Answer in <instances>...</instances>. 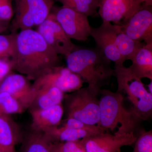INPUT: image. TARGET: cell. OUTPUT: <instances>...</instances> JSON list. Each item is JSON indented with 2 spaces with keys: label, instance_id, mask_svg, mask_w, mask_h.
I'll return each mask as SVG.
<instances>
[{
  "label": "cell",
  "instance_id": "1",
  "mask_svg": "<svg viewBox=\"0 0 152 152\" xmlns=\"http://www.w3.org/2000/svg\"><path fill=\"white\" fill-rule=\"evenodd\" d=\"M13 70L35 80L59 65L58 54L37 31L22 30L17 34L15 51L11 58Z\"/></svg>",
  "mask_w": 152,
  "mask_h": 152
},
{
  "label": "cell",
  "instance_id": "2",
  "mask_svg": "<svg viewBox=\"0 0 152 152\" xmlns=\"http://www.w3.org/2000/svg\"><path fill=\"white\" fill-rule=\"evenodd\" d=\"M66 58L67 67L96 89L100 90L110 84L112 77L115 76L111 61L97 47L74 49Z\"/></svg>",
  "mask_w": 152,
  "mask_h": 152
},
{
  "label": "cell",
  "instance_id": "3",
  "mask_svg": "<svg viewBox=\"0 0 152 152\" xmlns=\"http://www.w3.org/2000/svg\"><path fill=\"white\" fill-rule=\"evenodd\" d=\"M99 94V126L107 132L117 128L115 134L133 133L136 135L137 131L139 132L140 125L144 121L133 108L129 110L125 107L123 94L101 89Z\"/></svg>",
  "mask_w": 152,
  "mask_h": 152
},
{
  "label": "cell",
  "instance_id": "4",
  "mask_svg": "<svg viewBox=\"0 0 152 152\" xmlns=\"http://www.w3.org/2000/svg\"><path fill=\"white\" fill-rule=\"evenodd\" d=\"M114 69L118 83L116 92L126 94L136 113L144 121L149 119L152 114V94L129 68L115 64Z\"/></svg>",
  "mask_w": 152,
  "mask_h": 152
},
{
  "label": "cell",
  "instance_id": "5",
  "mask_svg": "<svg viewBox=\"0 0 152 152\" xmlns=\"http://www.w3.org/2000/svg\"><path fill=\"white\" fill-rule=\"evenodd\" d=\"M100 90L88 86L64 95L63 107L66 118H73L88 124L99 125V100L97 97Z\"/></svg>",
  "mask_w": 152,
  "mask_h": 152
},
{
  "label": "cell",
  "instance_id": "6",
  "mask_svg": "<svg viewBox=\"0 0 152 152\" xmlns=\"http://www.w3.org/2000/svg\"><path fill=\"white\" fill-rule=\"evenodd\" d=\"M66 35L72 39L87 41L91 36L92 27L88 17L84 14L62 7L53 14Z\"/></svg>",
  "mask_w": 152,
  "mask_h": 152
},
{
  "label": "cell",
  "instance_id": "7",
  "mask_svg": "<svg viewBox=\"0 0 152 152\" xmlns=\"http://www.w3.org/2000/svg\"><path fill=\"white\" fill-rule=\"evenodd\" d=\"M84 81L77 74L67 67L57 66L34 81L35 89L42 87H55L64 93H72L83 87Z\"/></svg>",
  "mask_w": 152,
  "mask_h": 152
},
{
  "label": "cell",
  "instance_id": "8",
  "mask_svg": "<svg viewBox=\"0 0 152 152\" xmlns=\"http://www.w3.org/2000/svg\"><path fill=\"white\" fill-rule=\"evenodd\" d=\"M98 15L103 22L121 25L135 13L143 4L142 0H98Z\"/></svg>",
  "mask_w": 152,
  "mask_h": 152
},
{
  "label": "cell",
  "instance_id": "9",
  "mask_svg": "<svg viewBox=\"0 0 152 152\" xmlns=\"http://www.w3.org/2000/svg\"><path fill=\"white\" fill-rule=\"evenodd\" d=\"M119 25L123 31L134 40L152 44V6L143 4L139 10Z\"/></svg>",
  "mask_w": 152,
  "mask_h": 152
},
{
  "label": "cell",
  "instance_id": "10",
  "mask_svg": "<svg viewBox=\"0 0 152 152\" xmlns=\"http://www.w3.org/2000/svg\"><path fill=\"white\" fill-rule=\"evenodd\" d=\"M37 31L56 53L66 57L75 48V45L66 35L53 14L38 26Z\"/></svg>",
  "mask_w": 152,
  "mask_h": 152
},
{
  "label": "cell",
  "instance_id": "11",
  "mask_svg": "<svg viewBox=\"0 0 152 152\" xmlns=\"http://www.w3.org/2000/svg\"><path fill=\"white\" fill-rule=\"evenodd\" d=\"M137 138L133 133L117 135L105 132L82 140L86 152H119L123 147L134 143Z\"/></svg>",
  "mask_w": 152,
  "mask_h": 152
},
{
  "label": "cell",
  "instance_id": "12",
  "mask_svg": "<svg viewBox=\"0 0 152 152\" xmlns=\"http://www.w3.org/2000/svg\"><path fill=\"white\" fill-rule=\"evenodd\" d=\"M0 91L8 93L19 101L26 110L34 100L37 91L26 77L11 73L0 83Z\"/></svg>",
  "mask_w": 152,
  "mask_h": 152
},
{
  "label": "cell",
  "instance_id": "13",
  "mask_svg": "<svg viewBox=\"0 0 152 152\" xmlns=\"http://www.w3.org/2000/svg\"><path fill=\"white\" fill-rule=\"evenodd\" d=\"M91 36L97 47L115 64H124L125 61L120 54L115 41V26L111 23L103 22L98 28H92Z\"/></svg>",
  "mask_w": 152,
  "mask_h": 152
},
{
  "label": "cell",
  "instance_id": "14",
  "mask_svg": "<svg viewBox=\"0 0 152 152\" xmlns=\"http://www.w3.org/2000/svg\"><path fill=\"white\" fill-rule=\"evenodd\" d=\"M29 112L32 118L31 127L44 133L59 126L64 110L62 104H60L48 108L29 110Z\"/></svg>",
  "mask_w": 152,
  "mask_h": 152
},
{
  "label": "cell",
  "instance_id": "15",
  "mask_svg": "<svg viewBox=\"0 0 152 152\" xmlns=\"http://www.w3.org/2000/svg\"><path fill=\"white\" fill-rule=\"evenodd\" d=\"M23 134L10 116L0 115V149L4 152H17L16 146L21 142Z\"/></svg>",
  "mask_w": 152,
  "mask_h": 152
},
{
  "label": "cell",
  "instance_id": "16",
  "mask_svg": "<svg viewBox=\"0 0 152 152\" xmlns=\"http://www.w3.org/2000/svg\"><path fill=\"white\" fill-rule=\"evenodd\" d=\"M129 68L139 78L152 80V44H145L139 49Z\"/></svg>",
  "mask_w": 152,
  "mask_h": 152
},
{
  "label": "cell",
  "instance_id": "17",
  "mask_svg": "<svg viewBox=\"0 0 152 152\" xmlns=\"http://www.w3.org/2000/svg\"><path fill=\"white\" fill-rule=\"evenodd\" d=\"M35 89L37 95L29 110L48 108L62 104L64 93L58 88L47 86Z\"/></svg>",
  "mask_w": 152,
  "mask_h": 152
},
{
  "label": "cell",
  "instance_id": "18",
  "mask_svg": "<svg viewBox=\"0 0 152 152\" xmlns=\"http://www.w3.org/2000/svg\"><path fill=\"white\" fill-rule=\"evenodd\" d=\"M19 152H52L51 141L45 133L33 129L24 133Z\"/></svg>",
  "mask_w": 152,
  "mask_h": 152
},
{
  "label": "cell",
  "instance_id": "19",
  "mask_svg": "<svg viewBox=\"0 0 152 152\" xmlns=\"http://www.w3.org/2000/svg\"><path fill=\"white\" fill-rule=\"evenodd\" d=\"M115 26V41L117 48L125 61H132L139 49L145 45L133 40L125 34L119 25Z\"/></svg>",
  "mask_w": 152,
  "mask_h": 152
},
{
  "label": "cell",
  "instance_id": "20",
  "mask_svg": "<svg viewBox=\"0 0 152 152\" xmlns=\"http://www.w3.org/2000/svg\"><path fill=\"white\" fill-rule=\"evenodd\" d=\"M44 133L51 142L77 140L98 134L90 131L75 129L60 126L52 128Z\"/></svg>",
  "mask_w": 152,
  "mask_h": 152
},
{
  "label": "cell",
  "instance_id": "21",
  "mask_svg": "<svg viewBox=\"0 0 152 152\" xmlns=\"http://www.w3.org/2000/svg\"><path fill=\"white\" fill-rule=\"evenodd\" d=\"M32 18L35 26H39L49 15L51 4L45 0H15Z\"/></svg>",
  "mask_w": 152,
  "mask_h": 152
},
{
  "label": "cell",
  "instance_id": "22",
  "mask_svg": "<svg viewBox=\"0 0 152 152\" xmlns=\"http://www.w3.org/2000/svg\"><path fill=\"white\" fill-rule=\"evenodd\" d=\"M61 3L62 7L68 8L84 14L87 16L98 15V0H56Z\"/></svg>",
  "mask_w": 152,
  "mask_h": 152
},
{
  "label": "cell",
  "instance_id": "23",
  "mask_svg": "<svg viewBox=\"0 0 152 152\" xmlns=\"http://www.w3.org/2000/svg\"><path fill=\"white\" fill-rule=\"evenodd\" d=\"M21 104L8 93L0 91V115L21 114L25 111Z\"/></svg>",
  "mask_w": 152,
  "mask_h": 152
},
{
  "label": "cell",
  "instance_id": "24",
  "mask_svg": "<svg viewBox=\"0 0 152 152\" xmlns=\"http://www.w3.org/2000/svg\"><path fill=\"white\" fill-rule=\"evenodd\" d=\"M52 152H86L83 140L72 141L51 142Z\"/></svg>",
  "mask_w": 152,
  "mask_h": 152
},
{
  "label": "cell",
  "instance_id": "25",
  "mask_svg": "<svg viewBox=\"0 0 152 152\" xmlns=\"http://www.w3.org/2000/svg\"><path fill=\"white\" fill-rule=\"evenodd\" d=\"M17 34H0V58H10L15 51Z\"/></svg>",
  "mask_w": 152,
  "mask_h": 152
},
{
  "label": "cell",
  "instance_id": "26",
  "mask_svg": "<svg viewBox=\"0 0 152 152\" xmlns=\"http://www.w3.org/2000/svg\"><path fill=\"white\" fill-rule=\"evenodd\" d=\"M60 126L75 129L90 131L97 134L107 132L99 125L88 124L73 118H66L62 120Z\"/></svg>",
  "mask_w": 152,
  "mask_h": 152
},
{
  "label": "cell",
  "instance_id": "27",
  "mask_svg": "<svg viewBox=\"0 0 152 152\" xmlns=\"http://www.w3.org/2000/svg\"><path fill=\"white\" fill-rule=\"evenodd\" d=\"M132 152H152V131L140 130Z\"/></svg>",
  "mask_w": 152,
  "mask_h": 152
},
{
  "label": "cell",
  "instance_id": "28",
  "mask_svg": "<svg viewBox=\"0 0 152 152\" xmlns=\"http://www.w3.org/2000/svg\"><path fill=\"white\" fill-rule=\"evenodd\" d=\"M13 15L12 0H0V19L8 22Z\"/></svg>",
  "mask_w": 152,
  "mask_h": 152
},
{
  "label": "cell",
  "instance_id": "29",
  "mask_svg": "<svg viewBox=\"0 0 152 152\" xmlns=\"http://www.w3.org/2000/svg\"><path fill=\"white\" fill-rule=\"evenodd\" d=\"M12 66L10 58H0V83L12 73Z\"/></svg>",
  "mask_w": 152,
  "mask_h": 152
},
{
  "label": "cell",
  "instance_id": "30",
  "mask_svg": "<svg viewBox=\"0 0 152 152\" xmlns=\"http://www.w3.org/2000/svg\"><path fill=\"white\" fill-rule=\"evenodd\" d=\"M0 19V34L5 31L7 27V23Z\"/></svg>",
  "mask_w": 152,
  "mask_h": 152
},
{
  "label": "cell",
  "instance_id": "31",
  "mask_svg": "<svg viewBox=\"0 0 152 152\" xmlns=\"http://www.w3.org/2000/svg\"><path fill=\"white\" fill-rule=\"evenodd\" d=\"M144 4L148 6H152V0H142Z\"/></svg>",
  "mask_w": 152,
  "mask_h": 152
},
{
  "label": "cell",
  "instance_id": "32",
  "mask_svg": "<svg viewBox=\"0 0 152 152\" xmlns=\"http://www.w3.org/2000/svg\"><path fill=\"white\" fill-rule=\"evenodd\" d=\"M148 88L149 90V92L151 94H152V80H151V83L148 85Z\"/></svg>",
  "mask_w": 152,
  "mask_h": 152
},
{
  "label": "cell",
  "instance_id": "33",
  "mask_svg": "<svg viewBox=\"0 0 152 152\" xmlns=\"http://www.w3.org/2000/svg\"><path fill=\"white\" fill-rule=\"evenodd\" d=\"M0 152H4L3 151H2V150H1V149H0Z\"/></svg>",
  "mask_w": 152,
  "mask_h": 152
},
{
  "label": "cell",
  "instance_id": "34",
  "mask_svg": "<svg viewBox=\"0 0 152 152\" xmlns=\"http://www.w3.org/2000/svg\"><path fill=\"white\" fill-rule=\"evenodd\" d=\"M121 152V151H120V152Z\"/></svg>",
  "mask_w": 152,
  "mask_h": 152
}]
</instances>
